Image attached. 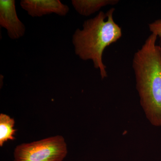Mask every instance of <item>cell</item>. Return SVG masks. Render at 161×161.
<instances>
[{
    "label": "cell",
    "instance_id": "cell-1",
    "mask_svg": "<svg viewBox=\"0 0 161 161\" xmlns=\"http://www.w3.org/2000/svg\"><path fill=\"white\" fill-rule=\"evenodd\" d=\"M158 37L151 34L132 60L136 89L146 118L152 125L161 127V47Z\"/></svg>",
    "mask_w": 161,
    "mask_h": 161
},
{
    "label": "cell",
    "instance_id": "cell-2",
    "mask_svg": "<svg viewBox=\"0 0 161 161\" xmlns=\"http://www.w3.org/2000/svg\"><path fill=\"white\" fill-rule=\"evenodd\" d=\"M115 9L105 13L100 11L95 17L86 20L82 29L76 30L72 43L75 54L81 60H91L96 69L99 70L102 79L108 77L107 67L103 61L104 51L121 37V28L113 18Z\"/></svg>",
    "mask_w": 161,
    "mask_h": 161
},
{
    "label": "cell",
    "instance_id": "cell-3",
    "mask_svg": "<svg viewBox=\"0 0 161 161\" xmlns=\"http://www.w3.org/2000/svg\"><path fill=\"white\" fill-rule=\"evenodd\" d=\"M67 154V145L61 136H56L15 148L14 161H63Z\"/></svg>",
    "mask_w": 161,
    "mask_h": 161
},
{
    "label": "cell",
    "instance_id": "cell-4",
    "mask_svg": "<svg viewBox=\"0 0 161 161\" xmlns=\"http://www.w3.org/2000/svg\"><path fill=\"white\" fill-rule=\"evenodd\" d=\"M0 26L6 30L12 40H18L25 35L26 27L18 17L14 0L0 1Z\"/></svg>",
    "mask_w": 161,
    "mask_h": 161
},
{
    "label": "cell",
    "instance_id": "cell-5",
    "mask_svg": "<svg viewBox=\"0 0 161 161\" xmlns=\"http://www.w3.org/2000/svg\"><path fill=\"white\" fill-rule=\"evenodd\" d=\"M20 4L22 9L33 18L53 14L65 16L69 11V6L59 0H22Z\"/></svg>",
    "mask_w": 161,
    "mask_h": 161
},
{
    "label": "cell",
    "instance_id": "cell-6",
    "mask_svg": "<svg viewBox=\"0 0 161 161\" xmlns=\"http://www.w3.org/2000/svg\"><path fill=\"white\" fill-rule=\"evenodd\" d=\"M118 0H72V4L75 10L83 16H89L99 11L103 7L114 6Z\"/></svg>",
    "mask_w": 161,
    "mask_h": 161
},
{
    "label": "cell",
    "instance_id": "cell-7",
    "mask_svg": "<svg viewBox=\"0 0 161 161\" xmlns=\"http://www.w3.org/2000/svg\"><path fill=\"white\" fill-rule=\"evenodd\" d=\"M15 121L9 115L0 114V147H2L5 142L14 140L16 130L14 129Z\"/></svg>",
    "mask_w": 161,
    "mask_h": 161
},
{
    "label": "cell",
    "instance_id": "cell-8",
    "mask_svg": "<svg viewBox=\"0 0 161 161\" xmlns=\"http://www.w3.org/2000/svg\"><path fill=\"white\" fill-rule=\"evenodd\" d=\"M149 28L152 34L161 37V19L155 20L149 24Z\"/></svg>",
    "mask_w": 161,
    "mask_h": 161
}]
</instances>
